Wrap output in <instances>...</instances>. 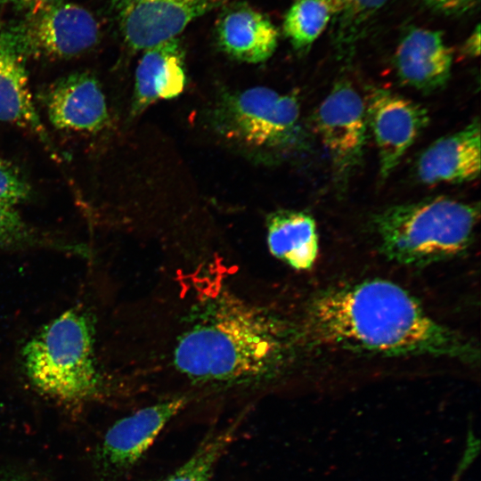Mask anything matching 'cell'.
Returning <instances> with one entry per match:
<instances>
[{"instance_id":"4","label":"cell","mask_w":481,"mask_h":481,"mask_svg":"<svg viewBox=\"0 0 481 481\" xmlns=\"http://www.w3.org/2000/svg\"><path fill=\"white\" fill-rule=\"evenodd\" d=\"M94 323L81 309H69L45 325L24 346L30 382L55 401L78 406L102 395L94 354Z\"/></svg>"},{"instance_id":"24","label":"cell","mask_w":481,"mask_h":481,"mask_svg":"<svg viewBox=\"0 0 481 481\" xmlns=\"http://www.w3.org/2000/svg\"><path fill=\"white\" fill-rule=\"evenodd\" d=\"M32 16L39 15L61 4V0H17Z\"/></svg>"},{"instance_id":"22","label":"cell","mask_w":481,"mask_h":481,"mask_svg":"<svg viewBox=\"0 0 481 481\" xmlns=\"http://www.w3.org/2000/svg\"><path fill=\"white\" fill-rule=\"evenodd\" d=\"M29 195L28 183L0 161V202L14 206Z\"/></svg>"},{"instance_id":"13","label":"cell","mask_w":481,"mask_h":481,"mask_svg":"<svg viewBox=\"0 0 481 481\" xmlns=\"http://www.w3.org/2000/svg\"><path fill=\"white\" fill-rule=\"evenodd\" d=\"M395 68L400 80L423 93L443 88L451 76L452 49L441 32L411 29L395 52Z\"/></svg>"},{"instance_id":"11","label":"cell","mask_w":481,"mask_h":481,"mask_svg":"<svg viewBox=\"0 0 481 481\" xmlns=\"http://www.w3.org/2000/svg\"><path fill=\"white\" fill-rule=\"evenodd\" d=\"M43 102L50 123L60 130L95 133L109 121L102 87L89 73H73L54 82Z\"/></svg>"},{"instance_id":"2","label":"cell","mask_w":481,"mask_h":481,"mask_svg":"<svg viewBox=\"0 0 481 481\" xmlns=\"http://www.w3.org/2000/svg\"><path fill=\"white\" fill-rule=\"evenodd\" d=\"M297 338L269 310L224 293L208 303L178 338L174 363L198 383L259 384L281 371Z\"/></svg>"},{"instance_id":"25","label":"cell","mask_w":481,"mask_h":481,"mask_svg":"<svg viewBox=\"0 0 481 481\" xmlns=\"http://www.w3.org/2000/svg\"><path fill=\"white\" fill-rule=\"evenodd\" d=\"M463 49L466 54L478 56L480 53V32L477 25L472 34L467 38Z\"/></svg>"},{"instance_id":"23","label":"cell","mask_w":481,"mask_h":481,"mask_svg":"<svg viewBox=\"0 0 481 481\" xmlns=\"http://www.w3.org/2000/svg\"><path fill=\"white\" fill-rule=\"evenodd\" d=\"M432 7L446 13H454L472 7L477 0H425Z\"/></svg>"},{"instance_id":"1","label":"cell","mask_w":481,"mask_h":481,"mask_svg":"<svg viewBox=\"0 0 481 481\" xmlns=\"http://www.w3.org/2000/svg\"><path fill=\"white\" fill-rule=\"evenodd\" d=\"M318 346L380 356H431L475 362L471 341L434 319L404 288L371 279L317 293L301 333Z\"/></svg>"},{"instance_id":"18","label":"cell","mask_w":481,"mask_h":481,"mask_svg":"<svg viewBox=\"0 0 481 481\" xmlns=\"http://www.w3.org/2000/svg\"><path fill=\"white\" fill-rule=\"evenodd\" d=\"M332 17L329 0H296L285 15L283 30L295 48L305 49L320 37Z\"/></svg>"},{"instance_id":"10","label":"cell","mask_w":481,"mask_h":481,"mask_svg":"<svg viewBox=\"0 0 481 481\" xmlns=\"http://www.w3.org/2000/svg\"><path fill=\"white\" fill-rule=\"evenodd\" d=\"M189 401L186 395L173 396L117 420L98 449L102 469L107 474H118L131 469Z\"/></svg>"},{"instance_id":"5","label":"cell","mask_w":481,"mask_h":481,"mask_svg":"<svg viewBox=\"0 0 481 481\" xmlns=\"http://www.w3.org/2000/svg\"><path fill=\"white\" fill-rule=\"evenodd\" d=\"M299 105L294 95L264 86L224 94L212 124L224 139L258 156L279 153L297 140Z\"/></svg>"},{"instance_id":"27","label":"cell","mask_w":481,"mask_h":481,"mask_svg":"<svg viewBox=\"0 0 481 481\" xmlns=\"http://www.w3.org/2000/svg\"><path fill=\"white\" fill-rule=\"evenodd\" d=\"M0 1H4V2H6V1H9V0H0Z\"/></svg>"},{"instance_id":"16","label":"cell","mask_w":481,"mask_h":481,"mask_svg":"<svg viewBox=\"0 0 481 481\" xmlns=\"http://www.w3.org/2000/svg\"><path fill=\"white\" fill-rule=\"evenodd\" d=\"M278 37L272 21L249 6L230 10L217 25V41L222 50L248 63L267 61L276 49Z\"/></svg>"},{"instance_id":"19","label":"cell","mask_w":481,"mask_h":481,"mask_svg":"<svg viewBox=\"0 0 481 481\" xmlns=\"http://www.w3.org/2000/svg\"><path fill=\"white\" fill-rule=\"evenodd\" d=\"M239 424L211 431L194 453L173 473L158 481H210L216 465L234 437Z\"/></svg>"},{"instance_id":"17","label":"cell","mask_w":481,"mask_h":481,"mask_svg":"<svg viewBox=\"0 0 481 481\" xmlns=\"http://www.w3.org/2000/svg\"><path fill=\"white\" fill-rule=\"evenodd\" d=\"M270 253L289 267L304 271L314 264L319 239L314 218L302 211L279 210L267 217Z\"/></svg>"},{"instance_id":"14","label":"cell","mask_w":481,"mask_h":481,"mask_svg":"<svg viewBox=\"0 0 481 481\" xmlns=\"http://www.w3.org/2000/svg\"><path fill=\"white\" fill-rule=\"evenodd\" d=\"M185 85L184 53L176 37L145 49L135 71L131 113L178 96Z\"/></svg>"},{"instance_id":"21","label":"cell","mask_w":481,"mask_h":481,"mask_svg":"<svg viewBox=\"0 0 481 481\" xmlns=\"http://www.w3.org/2000/svg\"><path fill=\"white\" fill-rule=\"evenodd\" d=\"M338 23V34L350 40L360 27L387 0H329Z\"/></svg>"},{"instance_id":"3","label":"cell","mask_w":481,"mask_h":481,"mask_svg":"<svg viewBox=\"0 0 481 481\" xmlns=\"http://www.w3.org/2000/svg\"><path fill=\"white\" fill-rule=\"evenodd\" d=\"M479 216L478 204L436 197L389 207L374 216L373 224L387 259L426 265L464 252Z\"/></svg>"},{"instance_id":"12","label":"cell","mask_w":481,"mask_h":481,"mask_svg":"<svg viewBox=\"0 0 481 481\" xmlns=\"http://www.w3.org/2000/svg\"><path fill=\"white\" fill-rule=\"evenodd\" d=\"M481 167L480 123L439 138L419 157L417 177L427 184L461 183L478 177Z\"/></svg>"},{"instance_id":"20","label":"cell","mask_w":481,"mask_h":481,"mask_svg":"<svg viewBox=\"0 0 481 481\" xmlns=\"http://www.w3.org/2000/svg\"><path fill=\"white\" fill-rule=\"evenodd\" d=\"M51 247L85 255L79 246L56 242L26 223L14 206L0 202V251Z\"/></svg>"},{"instance_id":"26","label":"cell","mask_w":481,"mask_h":481,"mask_svg":"<svg viewBox=\"0 0 481 481\" xmlns=\"http://www.w3.org/2000/svg\"><path fill=\"white\" fill-rule=\"evenodd\" d=\"M0 481H32V480L24 477H20V476H8L4 477H1Z\"/></svg>"},{"instance_id":"15","label":"cell","mask_w":481,"mask_h":481,"mask_svg":"<svg viewBox=\"0 0 481 481\" xmlns=\"http://www.w3.org/2000/svg\"><path fill=\"white\" fill-rule=\"evenodd\" d=\"M0 121L29 130L46 144L50 143L33 102L25 56L8 33L0 35Z\"/></svg>"},{"instance_id":"6","label":"cell","mask_w":481,"mask_h":481,"mask_svg":"<svg viewBox=\"0 0 481 481\" xmlns=\"http://www.w3.org/2000/svg\"><path fill=\"white\" fill-rule=\"evenodd\" d=\"M314 120L336 180L344 184L363 156L368 125L365 102L350 84L338 83L319 105Z\"/></svg>"},{"instance_id":"9","label":"cell","mask_w":481,"mask_h":481,"mask_svg":"<svg viewBox=\"0 0 481 481\" xmlns=\"http://www.w3.org/2000/svg\"><path fill=\"white\" fill-rule=\"evenodd\" d=\"M225 0H116L121 33L135 50L175 38L193 20Z\"/></svg>"},{"instance_id":"8","label":"cell","mask_w":481,"mask_h":481,"mask_svg":"<svg viewBox=\"0 0 481 481\" xmlns=\"http://www.w3.org/2000/svg\"><path fill=\"white\" fill-rule=\"evenodd\" d=\"M365 102L367 124L378 148L379 175L386 179L428 124L421 105L388 89H370Z\"/></svg>"},{"instance_id":"7","label":"cell","mask_w":481,"mask_h":481,"mask_svg":"<svg viewBox=\"0 0 481 481\" xmlns=\"http://www.w3.org/2000/svg\"><path fill=\"white\" fill-rule=\"evenodd\" d=\"M34 17L21 29L8 33L24 56L69 58L86 52L99 39L96 20L80 5L61 3Z\"/></svg>"}]
</instances>
